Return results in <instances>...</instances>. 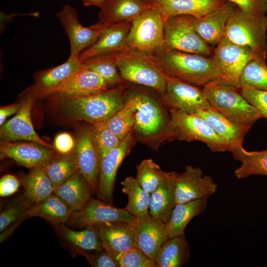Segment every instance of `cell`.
<instances>
[{
  "mask_svg": "<svg viewBox=\"0 0 267 267\" xmlns=\"http://www.w3.org/2000/svg\"><path fill=\"white\" fill-rule=\"evenodd\" d=\"M85 6L100 7L107 0H82Z\"/></svg>",
  "mask_w": 267,
  "mask_h": 267,
  "instance_id": "obj_51",
  "label": "cell"
},
{
  "mask_svg": "<svg viewBox=\"0 0 267 267\" xmlns=\"http://www.w3.org/2000/svg\"><path fill=\"white\" fill-rule=\"evenodd\" d=\"M147 2L152 4V2L154 1V0H145Z\"/></svg>",
  "mask_w": 267,
  "mask_h": 267,
  "instance_id": "obj_52",
  "label": "cell"
},
{
  "mask_svg": "<svg viewBox=\"0 0 267 267\" xmlns=\"http://www.w3.org/2000/svg\"><path fill=\"white\" fill-rule=\"evenodd\" d=\"M195 114L203 118L227 144L232 152L242 145L244 138L251 127L238 125L225 117L213 107L199 110Z\"/></svg>",
  "mask_w": 267,
  "mask_h": 267,
  "instance_id": "obj_25",
  "label": "cell"
},
{
  "mask_svg": "<svg viewBox=\"0 0 267 267\" xmlns=\"http://www.w3.org/2000/svg\"><path fill=\"white\" fill-rule=\"evenodd\" d=\"M108 89L105 81L98 74L83 64L79 70L43 95L55 96L63 99L89 95Z\"/></svg>",
  "mask_w": 267,
  "mask_h": 267,
  "instance_id": "obj_16",
  "label": "cell"
},
{
  "mask_svg": "<svg viewBox=\"0 0 267 267\" xmlns=\"http://www.w3.org/2000/svg\"><path fill=\"white\" fill-rule=\"evenodd\" d=\"M91 267H119L117 260L105 250L95 251L93 254H87L81 251Z\"/></svg>",
  "mask_w": 267,
  "mask_h": 267,
  "instance_id": "obj_46",
  "label": "cell"
},
{
  "mask_svg": "<svg viewBox=\"0 0 267 267\" xmlns=\"http://www.w3.org/2000/svg\"><path fill=\"white\" fill-rule=\"evenodd\" d=\"M145 0H107L99 8L98 23L104 26L132 21L146 9L152 7Z\"/></svg>",
  "mask_w": 267,
  "mask_h": 267,
  "instance_id": "obj_26",
  "label": "cell"
},
{
  "mask_svg": "<svg viewBox=\"0 0 267 267\" xmlns=\"http://www.w3.org/2000/svg\"><path fill=\"white\" fill-rule=\"evenodd\" d=\"M21 183L25 198L33 204L43 201L54 193V188L44 164L31 169L23 178Z\"/></svg>",
  "mask_w": 267,
  "mask_h": 267,
  "instance_id": "obj_33",
  "label": "cell"
},
{
  "mask_svg": "<svg viewBox=\"0 0 267 267\" xmlns=\"http://www.w3.org/2000/svg\"><path fill=\"white\" fill-rule=\"evenodd\" d=\"M227 0L244 12L260 15H266L267 12V0Z\"/></svg>",
  "mask_w": 267,
  "mask_h": 267,
  "instance_id": "obj_47",
  "label": "cell"
},
{
  "mask_svg": "<svg viewBox=\"0 0 267 267\" xmlns=\"http://www.w3.org/2000/svg\"><path fill=\"white\" fill-rule=\"evenodd\" d=\"M135 218L125 208H119L92 198L81 210L73 212L69 221L81 227L94 226L112 222L131 223Z\"/></svg>",
  "mask_w": 267,
  "mask_h": 267,
  "instance_id": "obj_15",
  "label": "cell"
},
{
  "mask_svg": "<svg viewBox=\"0 0 267 267\" xmlns=\"http://www.w3.org/2000/svg\"><path fill=\"white\" fill-rule=\"evenodd\" d=\"M60 229L66 239L81 251L104 250L99 235L93 226H87L83 230L76 231L62 224Z\"/></svg>",
  "mask_w": 267,
  "mask_h": 267,
  "instance_id": "obj_40",
  "label": "cell"
},
{
  "mask_svg": "<svg viewBox=\"0 0 267 267\" xmlns=\"http://www.w3.org/2000/svg\"><path fill=\"white\" fill-rule=\"evenodd\" d=\"M119 267H157L154 261L138 248L130 250L117 259Z\"/></svg>",
  "mask_w": 267,
  "mask_h": 267,
  "instance_id": "obj_44",
  "label": "cell"
},
{
  "mask_svg": "<svg viewBox=\"0 0 267 267\" xmlns=\"http://www.w3.org/2000/svg\"><path fill=\"white\" fill-rule=\"evenodd\" d=\"M59 153L51 148L34 142L4 141L0 145V157L9 158L28 169L44 165Z\"/></svg>",
  "mask_w": 267,
  "mask_h": 267,
  "instance_id": "obj_18",
  "label": "cell"
},
{
  "mask_svg": "<svg viewBox=\"0 0 267 267\" xmlns=\"http://www.w3.org/2000/svg\"><path fill=\"white\" fill-rule=\"evenodd\" d=\"M164 26L165 20L157 9H146L132 21L127 48L153 54L165 45Z\"/></svg>",
  "mask_w": 267,
  "mask_h": 267,
  "instance_id": "obj_7",
  "label": "cell"
},
{
  "mask_svg": "<svg viewBox=\"0 0 267 267\" xmlns=\"http://www.w3.org/2000/svg\"><path fill=\"white\" fill-rule=\"evenodd\" d=\"M34 99L33 96L26 98L21 104L16 114L0 128V138L4 141L26 140L52 148L42 140L35 132L31 119V112Z\"/></svg>",
  "mask_w": 267,
  "mask_h": 267,
  "instance_id": "obj_21",
  "label": "cell"
},
{
  "mask_svg": "<svg viewBox=\"0 0 267 267\" xmlns=\"http://www.w3.org/2000/svg\"><path fill=\"white\" fill-rule=\"evenodd\" d=\"M75 146L73 138L67 133H61L55 137L53 147L59 154H67L71 152Z\"/></svg>",
  "mask_w": 267,
  "mask_h": 267,
  "instance_id": "obj_49",
  "label": "cell"
},
{
  "mask_svg": "<svg viewBox=\"0 0 267 267\" xmlns=\"http://www.w3.org/2000/svg\"><path fill=\"white\" fill-rule=\"evenodd\" d=\"M20 182L14 175L6 174L0 179V196L6 197L15 193L19 189Z\"/></svg>",
  "mask_w": 267,
  "mask_h": 267,
  "instance_id": "obj_48",
  "label": "cell"
},
{
  "mask_svg": "<svg viewBox=\"0 0 267 267\" xmlns=\"http://www.w3.org/2000/svg\"><path fill=\"white\" fill-rule=\"evenodd\" d=\"M132 21H123L106 26L96 41L82 51L78 58L85 60L101 55L111 54L127 48L126 42Z\"/></svg>",
  "mask_w": 267,
  "mask_h": 267,
  "instance_id": "obj_19",
  "label": "cell"
},
{
  "mask_svg": "<svg viewBox=\"0 0 267 267\" xmlns=\"http://www.w3.org/2000/svg\"><path fill=\"white\" fill-rule=\"evenodd\" d=\"M137 247L155 260L163 244L169 237L166 224L150 214L134 222Z\"/></svg>",
  "mask_w": 267,
  "mask_h": 267,
  "instance_id": "obj_20",
  "label": "cell"
},
{
  "mask_svg": "<svg viewBox=\"0 0 267 267\" xmlns=\"http://www.w3.org/2000/svg\"><path fill=\"white\" fill-rule=\"evenodd\" d=\"M189 244L185 235L169 237L155 260L157 267H180L189 262Z\"/></svg>",
  "mask_w": 267,
  "mask_h": 267,
  "instance_id": "obj_32",
  "label": "cell"
},
{
  "mask_svg": "<svg viewBox=\"0 0 267 267\" xmlns=\"http://www.w3.org/2000/svg\"><path fill=\"white\" fill-rule=\"evenodd\" d=\"M194 17L178 15L165 21V45L179 51L212 56L214 48L207 44L196 31Z\"/></svg>",
  "mask_w": 267,
  "mask_h": 267,
  "instance_id": "obj_8",
  "label": "cell"
},
{
  "mask_svg": "<svg viewBox=\"0 0 267 267\" xmlns=\"http://www.w3.org/2000/svg\"><path fill=\"white\" fill-rule=\"evenodd\" d=\"M54 189L78 171L75 153L59 154L44 164Z\"/></svg>",
  "mask_w": 267,
  "mask_h": 267,
  "instance_id": "obj_38",
  "label": "cell"
},
{
  "mask_svg": "<svg viewBox=\"0 0 267 267\" xmlns=\"http://www.w3.org/2000/svg\"><path fill=\"white\" fill-rule=\"evenodd\" d=\"M164 172L151 159L141 161L136 167V179L139 185L151 194L164 178Z\"/></svg>",
  "mask_w": 267,
  "mask_h": 267,
  "instance_id": "obj_42",
  "label": "cell"
},
{
  "mask_svg": "<svg viewBox=\"0 0 267 267\" xmlns=\"http://www.w3.org/2000/svg\"><path fill=\"white\" fill-rule=\"evenodd\" d=\"M21 106V104H14L11 105L2 106L0 109V125L1 126L6 119L9 116L16 113Z\"/></svg>",
  "mask_w": 267,
  "mask_h": 267,
  "instance_id": "obj_50",
  "label": "cell"
},
{
  "mask_svg": "<svg viewBox=\"0 0 267 267\" xmlns=\"http://www.w3.org/2000/svg\"><path fill=\"white\" fill-rule=\"evenodd\" d=\"M82 66L78 56H72L59 65L41 71L36 77L35 90L43 95L59 86L79 70Z\"/></svg>",
  "mask_w": 267,
  "mask_h": 267,
  "instance_id": "obj_30",
  "label": "cell"
},
{
  "mask_svg": "<svg viewBox=\"0 0 267 267\" xmlns=\"http://www.w3.org/2000/svg\"><path fill=\"white\" fill-rule=\"evenodd\" d=\"M74 153L78 171L88 181L93 192L96 193L101 159L94 144L90 128L83 130L80 133Z\"/></svg>",
  "mask_w": 267,
  "mask_h": 267,
  "instance_id": "obj_22",
  "label": "cell"
},
{
  "mask_svg": "<svg viewBox=\"0 0 267 267\" xmlns=\"http://www.w3.org/2000/svg\"><path fill=\"white\" fill-rule=\"evenodd\" d=\"M161 100L170 109L195 114L211 107L203 88L167 76L166 89L160 94Z\"/></svg>",
  "mask_w": 267,
  "mask_h": 267,
  "instance_id": "obj_11",
  "label": "cell"
},
{
  "mask_svg": "<svg viewBox=\"0 0 267 267\" xmlns=\"http://www.w3.org/2000/svg\"><path fill=\"white\" fill-rule=\"evenodd\" d=\"M176 204L210 197L218 188L211 177L198 167L186 165L181 173L172 171Z\"/></svg>",
  "mask_w": 267,
  "mask_h": 267,
  "instance_id": "obj_13",
  "label": "cell"
},
{
  "mask_svg": "<svg viewBox=\"0 0 267 267\" xmlns=\"http://www.w3.org/2000/svg\"><path fill=\"white\" fill-rule=\"evenodd\" d=\"M73 213L65 202L53 193L44 200L30 206L22 218L38 217L53 223H64L69 221Z\"/></svg>",
  "mask_w": 267,
  "mask_h": 267,
  "instance_id": "obj_31",
  "label": "cell"
},
{
  "mask_svg": "<svg viewBox=\"0 0 267 267\" xmlns=\"http://www.w3.org/2000/svg\"><path fill=\"white\" fill-rule=\"evenodd\" d=\"M133 130L119 144L101 160L96 195L98 199L112 205L113 192L118 170L135 144Z\"/></svg>",
  "mask_w": 267,
  "mask_h": 267,
  "instance_id": "obj_14",
  "label": "cell"
},
{
  "mask_svg": "<svg viewBox=\"0 0 267 267\" xmlns=\"http://www.w3.org/2000/svg\"><path fill=\"white\" fill-rule=\"evenodd\" d=\"M266 58L258 57L251 60L244 68L239 80L240 88L267 90Z\"/></svg>",
  "mask_w": 267,
  "mask_h": 267,
  "instance_id": "obj_39",
  "label": "cell"
},
{
  "mask_svg": "<svg viewBox=\"0 0 267 267\" xmlns=\"http://www.w3.org/2000/svg\"><path fill=\"white\" fill-rule=\"evenodd\" d=\"M56 16L69 39V57L78 56L91 46L106 26L97 22L88 27L84 26L79 21L77 11L68 4L64 5Z\"/></svg>",
  "mask_w": 267,
  "mask_h": 267,
  "instance_id": "obj_12",
  "label": "cell"
},
{
  "mask_svg": "<svg viewBox=\"0 0 267 267\" xmlns=\"http://www.w3.org/2000/svg\"><path fill=\"white\" fill-rule=\"evenodd\" d=\"M92 192L90 185L79 171L54 191L73 212L81 210L87 205L92 198Z\"/></svg>",
  "mask_w": 267,
  "mask_h": 267,
  "instance_id": "obj_27",
  "label": "cell"
},
{
  "mask_svg": "<svg viewBox=\"0 0 267 267\" xmlns=\"http://www.w3.org/2000/svg\"><path fill=\"white\" fill-rule=\"evenodd\" d=\"M202 88L211 107L238 125L252 127L263 118L238 91L239 88L222 79L213 81Z\"/></svg>",
  "mask_w": 267,
  "mask_h": 267,
  "instance_id": "obj_3",
  "label": "cell"
},
{
  "mask_svg": "<svg viewBox=\"0 0 267 267\" xmlns=\"http://www.w3.org/2000/svg\"><path fill=\"white\" fill-rule=\"evenodd\" d=\"M212 56L221 72L222 79L239 89L240 76L245 66L252 59L263 57L232 42L225 36L214 47Z\"/></svg>",
  "mask_w": 267,
  "mask_h": 267,
  "instance_id": "obj_9",
  "label": "cell"
},
{
  "mask_svg": "<svg viewBox=\"0 0 267 267\" xmlns=\"http://www.w3.org/2000/svg\"><path fill=\"white\" fill-rule=\"evenodd\" d=\"M121 184L122 191L127 194L128 199L125 208L135 218L149 215L150 194L139 185L135 178L126 177Z\"/></svg>",
  "mask_w": 267,
  "mask_h": 267,
  "instance_id": "obj_36",
  "label": "cell"
},
{
  "mask_svg": "<svg viewBox=\"0 0 267 267\" xmlns=\"http://www.w3.org/2000/svg\"><path fill=\"white\" fill-rule=\"evenodd\" d=\"M236 7L227 1L221 8L201 18L194 17L193 25L196 31L207 44L214 48L224 36L228 20Z\"/></svg>",
  "mask_w": 267,
  "mask_h": 267,
  "instance_id": "obj_24",
  "label": "cell"
},
{
  "mask_svg": "<svg viewBox=\"0 0 267 267\" xmlns=\"http://www.w3.org/2000/svg\"><path fill=\"white\" fill-rule=\"evenodd\" d=\"M128 90L124 82L97 93L63 99V104L75 119L90 124L106 122L123 106Z\"/></svg>",
  "mask_w": 267,
  "mask_h": 267,
  "instance_id": "obj_2",
  "label": "cell"
},
{
  "mask_svg": "<svg viewBox=\"0 0 267 267\" xmlns=\"http://www.w3.org/2000/svg\"><path fill=\"white\" fill-rule=\"evenodd\" d=\"M243 97L261 113L267 121V90L240 88Z\"/></svg>",
  "mask_w": 267,
  "mask_h": 267,
  "instance_id": "obj_45",
  "label": "cell"
},
{
  "mask_svg": "<svg viewBox=\"0 0 267 267\" xmlns=\"http://www.w3.org/2000/svg\"><path fill=\"white\" fill-rule=\"evenodd\" d=\"M134 91L137 109L133 130L144 139L161 137L162 134L161 141L165 140L170 118L153 96L144 92Z\"/></svg>",
  "mask_w": 267,
  "mask_h": 267,
  "instance_id": "obj_10",
  "label": "cell"
},
{
  "mask_svg": "<svg viewBox=\"0 0 267 267\" xmlns=\"http://www.w3.org/2000/svg\"><path fill=\"white\" fill-rule=\"evenodd\" d=\"M267 16L244 12L237 7L230 16L224 36L264 57L267 54Z\"/></svg>",
  "mask_w": 267,
  "mask_h": 267,
  "instance_id": "obj_6",
  "label": "cell"
},
{
  "mask_svg": "<svg viewBox=\"0 0 267 267\" xmlns=\"http://www.w3.org/2000/svg\"><path fill=\"white\" fill-rule=\"evenodd\" d=\"M91 124L90 130L92 138L101 160L115 148L121 140L109 129L105 122Z\"/></svg>",
  "mask_w": 267,
  "mask_h": 267,
  "instance_id": "obj_41",
  "label": "cell"
},
{
  "mask_svg": "<svg viewBox=\"0 0 267 267\" xmlns=\"http://www.w3.org/2000/svg\"><path fill=\"white\" fill-rule=\"evenodd\" d=\"M81 62L86 67L98 74L109 88L125 82L120 73L114 54L90 58Z\"/></svg>",
  "mask_w": 267,
  "mask_h": 267,
  "instance_id": "obj_37",
  "label": "cell"
},
{
  "mask_svg": "<svg viewBox=\"0 0 267 267\" xmlns=\"http://www.w3.org/2000/svg\"><path fill=\"white\" fill-rule=\"evenodd\" d=\"M32 204L33 203L26 199L18 200L6 207L0 214V232L21 219Z\"/></svg>",
  "mask_w": 267,
  "mask_h": 267,
  "instance_id": "obj_43",
  "label": "cell"
},
{
  "mask_svg": "<svg viewBox=\"0 0 267 267\" xmlns=\"http://www.w3.org/2000/svg\"><path fill=\"white\" fill-rule=\"evenodd\" d=\"M170 118L165 140L177 138L188 142L199 141L205 143L213 152L229 151L224 140L203 118L170 109Z\"/></svg>",
  "mask_w": 267,
  "mask_h": 267,
  "instance_id": "obj_5",
  "label": "cell"
},
{
  "mask_svg": "<svg viewBox=\"0 0 267 267\" xmlns=\"http://www.w3.org/2000/svg\"><path fill=\"white\" fill-rule=\"evenodd\" d=\"M137 109V99L134 91L128 90L123 106L106 122L109 129L121 140L133 129Z\"/></svg>",
  "mask_w": 267,
  "mask_h": 267,
  "instance_id": "obj_35",
  "label": "cell"
},
{
  "mask_svg": "<svg viewBox=\"0 0 267 267\" xmlns=\"http://www.w3.org/2000/svg\"><path fill=\"white\" fill-rule=\"evenodd\" d=\"M231 153L233 158L241 163L234 172L237 179L245 178L252 175L267 176V149L248 151L240 145Z\"/></svg>",
  "mask_w": 267,
  "mask_h": 267,
  "instance_id": "obj_34",
  "label": "cell"
},
{
  "mask_svg": "<svg viewBox=\"0 0 267 267\" xmlns=\"http://www.w3.org/2000/svg\"><path fill=\"white\" fill-rule=\"evenodd\" d=\"M209 198L205 197L176 204L166 224L169 237L184 234L189 222L195 217L201 215L206 209Z\"/></svg>",
  "mask_w": 267,
  "mask_h": 267,
  "instance_id": "obj_29",
  "label": "cell"
},
{
  "mask_svg": "<svg viewBox=\"0 0 267 267\" xmlns=\"http://www.w3.org/2000/svg\"><path fill=\"white\" fill-rule=\"evenodd\" d=\"M227 0H154L151 4L164 20L187 15L200 18L222 7Z\"/></svg>",
  "mask_w": 267,
  "mask_h": 267,
  "instance_id": "obj_23",
  "label": "cell"
},
{
  "mask_svg": "<svg viewBox=\"0 0 267 267\" xmlns=\"http://www.w3.org/2000/svg\"><path fill=\"white\" fill-rule=\"evenodd\" d=\"M176 205L172 171L165 172L157 188L150 194L149 213L166 224Z\"/></svg>",
  "mask_w": 267,
  "mask_h": 267,
  "instance_id": "obj_28",
  "label": "cell"
},
{
  "mask_svg": "<svg viewBox=\"0 0 267 267\" xmlns=\"http://www.w3.org/2000/svg\"><path fill=\"white\" fill-rule=\"evenodd\" d=\"M153 55L168 75L192 85L203 87L222 79L221 72L212 56L183 52L166 45Z\"/></svg>",
  "mask_w": 267,
  "mask_h": 267,
  "instance_id": "obj_1",
  "label": "cell"
},
{
  "mask_svg": "<svg viewBox=\"0 0 267 267\" xmlns=\"http://www.w3.org/2000/svg\"><path fill=\"white\" fill-rule=\"evenodd\" d=\"M104 249L116 260L123 253L137 248L134 222H112L93 226Z\"/></svg>",
  "mask_w": 267,
  "mask_h": 267,
  "instance_id": "obj_17",
  "label": "cell"
},
{
  "mask_svg": "<svg viewBox=\"0 0 267 267\" xmlns=\"http://www.w3.org/2000/svg\"><path fill=\"white\" fill-rule=\"evenodd\" d=\"M114 55L125 82L150 88L160 94L164 92L168 75L153 54L127 48Z\"/></svg>",
  "mask_w": 267,
  "mask_h": 267,
  "instance_id": "obj_4",
  "label": "cell"
}]
</instances>
